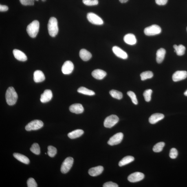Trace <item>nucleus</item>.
Returning a JSON list of instances; mask_svg holds the SVG:
<instances>
[{
  "label": "nucleus",
  "instance_id": "obj_1",
  "mask_svg": "<svg viewBox=\"0 0 187 187\" xmlns=\"http://www.w3.org/2000/svg\"><path fill=\"white\" fill-rule=\"evenodd\" d=\"M7 103L9 105H13L15 104L18 98V95L14 88L9 87L7 90L5 94Z\"/></svg>",
  "mask_w": 187,
  "mask_h": 187
},
{
  "label": "nucleus",
  "instance_id": "obj_2",
  "mask_svg": "<svg viewBox=\"0 0 187 187\" xmlns=\"http://www.w3.org/2000/svg\"><path fill=\"white\" fill-rule=\"evenodd\" d=\"M47 28L49 35L52 37H55L59 31L58 21L56 18L51 17L50 18L47 25Z\"/></svg>",
  "mask_w": 187,
  "mask_h": 187
},
{
  "label": "nucleus",
  "instance_id": "obj_3",
  "mask_svg": "<svg viewBox=\"0 0 187 187\" xmlns=\"http://www.w3.org/2000/svg\"><path fill=\"white\" fill-rule=\"evenodd\" d=\"M39 22L34 20L27 26V33L31 38L36 37L39 31Z\"/></svg>",
  "mask_w": 187,
  "mask_h": 187
},
{
  "label": "nucleus",
  "instance_id": "obj_4",
  "mask_svg": "<svg viewBox=\"0 0 187 187\" xmlns=\"http://www.w3.org/2000/svg\"><path fill=\"white\" fill-rule=\"evenodd\" d=\"M43 126V123L41 120H36L32 121L25 126V129L27 131L36 130L41 129Z\"/></svg>",
  "mask_w": 187,
  "mask_h": 187
},
{
  "label": "nucleus",
  "instance_id": "obj_5",
  "mask_svg": "<svg viewBox=\"0 0 187 187\" xmlns=\"http://www.w3.org/2000/svg\"><path fill=\"white\" fill-rule=\"evenodd\" d=\"M161 29L159 26L153 25L146 27L144 30V34L147 36H153L158 34L161 32Z\"/></svg>",
  "mask_w": 187,
  "mask_h": 187
},
{
  "label": "nucleus",
  "instance_id": "obj_6",
  "mask_svg": "<svg viewBox=\"0 0 187 187\" xmlns=\"http://www.w3.org/2000/svg\"><path fill=\"white\" fill-rule=\"evenodd\" d=\"M74 163V159L72 157L67 158L63 161L61 165V172L62 173L66 174L70 170Z\"/></svg>",
  "mask_w": 187,
  "mask_h": 187
},
{
  "label": "nucleus",
  "instance_id": "obj_7",
  "mask_svg": "<svg viewBox=\"0 0 187 187\" xmlns=\"http://www.w3.org/2000/svg\"><path fill=\"white\" fill-rule=\"evenodd\" d=\"M119 118L115 115H112L106 118L104 121V125L106 128H111L118 123Z\"/></svg>",
  "mask_w": 187,
  "mask_h": 187
},
{
  "label": "nucleus",
  "instance_id": "obj_8",
  "mask_svg": "<svg viewBox=\"0 0 187 187\" xmlns=\"http://www.w3.org/2000/svg\"><path fill=\"white\" fill-rule=\"evenodd\" d=\"M87 19L90 22L93 24L102 25L103 24V20L99 16L93 13H89L87 15Z\"/></svg>",
  "mask_w": 187,
  "mask_h": 187
},
{
  "label": "nucleus",
  "instance_id": "obj_9",
  "mask_svg": "<svg viewBox=\"0 0 187 187\" xmlns=\"http://www.w3.org/2000/svg\"><path fill=\"white\" fill-rule=\"evenodd\" d=\"M123 137L124 134L123 133H117L110 139L107 143L110 146L118 144L121 142Z\"/></svg>",
  "mask_w": 187,
  "mask_h": 187
},
{
  "label": "nucleus",
  "instance_id": "obj_10",
  "mask_svg": "<svg viewBox=\"0 0 187 187\" xmlns=\"http://www.w3.org/2000/svg\"><path fill=\"white\" fill-rule=\"evenodd\" d=\"M143 173L139 172H136L131 174L128 177V179L130 182L135 183L142 180L144 178Z\"/></svg>",
  "mask_w": 187,
  "mask_h": 187
},
{
  "label": "nucleus",
  "instance_id": "obj_11",
  "mask_svg": "<svg viewBox=\"0 0 187 187\" xmlns=\"http://www.w3.org/2000/svg\"><path fill=\"white\" fill-rule=\"evenodd\" d=\"M74 69V65L70 61H66L62 67L61 70L64 74L69 75L71 74Z\"/></svg>",
  "mask_w": 187,
  "mask_h": 187
},
{
  "label": "nucleus",
  "instance_id": "obj_12",
  "mask_svg": "<svg viewBox=\"0 0 187 187\" xmlns=\"http://www.w3.org/2000/svg\"><path fill=\"white\" fill-rule=\"evenodd\" d=\"M187 77V72L186 71H177L173 75L172 79L174 82H177L184 80Z\"/></svg>",
  "mask_w": 187,
  "mask_h": 187
},
{
  "label": "nucleus",
  "instance_id": "obj_13",
  "mask_svg": "<svg viewBox=\"0 0 187 187\" xmlns=\"http://www.w3.org/2000/svg\"><path fill=\"white\" fill-rule=\"evenodd\" d=\"M112 51L115 55L119 58L126 59L128 57L127 53L118 47L116 46L113 47L112 48Z\"/></svg>",
  "mask_w": 187,
  "mask_h": 187
},
{
  "label": "nucleus",
  "instance_id": "obj_14",
  "mask_svg": "<svg viewBox=\"0 0 187 187\" xmlns=\"http://www.w3.org/2000/svg\"><path fill=\"white\" fill-rule=\"evenodd\" d=\"M52 98V93L50 90L46 89L41 95L40 101L43 103L50 101Z\"/></svg>",
  "mask_w": 187,
  "mask_h": 187
},
{
  "label": "nucleus",
  "instance_id": "obj_15",
  "mask_svg": "<svg viewBox=\"0 0 187 187\" xmlns=\"http://www.w3.org/2000/svg\"><path fill=\"white\" fill-rule=\"evenodd\" d=\"M69 110L71 112L79 114L83 113L84 109L81 104L77 103L73 104L70 106Z\"/></svg>",
  "mask_w": 187,
  "mask_h": 187
},
{
  "label": "nucleus",
  "instance_id": "obj_16",
  "mask_svg": "<svg viewBox=\"0 0 187 187\" xmlns=\"http://www.w3.org/2000/svg\"><path fill=\"white\" fill-rule=\"evenodd\" d=\"M13 54L16 59L19 61H25L27 60V57L24 53L17 49H14Z\"/></svg>",
  "mask_w": 187,
  "mask_h": 187
},
{
  "label": "nucleus",
  "instance_id": "obj_17",
  "mask_svg": "<svg viewBox=\"0 0 187 187\" xmlns=\"http://www.w3.org/2000/svg\"><path fill=\"white\" fill-rule=\"evenodd\" d=\"M104 168L102 166H98L90 169L89 173L91 177H96L100 174L103 172Z\"/></svg>",
  "mask_w": 187,
  "mask_h": 187
},
{
  "label": "nucleus",
  "instance_id": "obj_18",
  "mask_svg": "<svg viewBox=\"0 0 187 187\" xmlns=\"http://www.w3.org/2000/svg\"><path fill=\"white\" fill-rule=\"evenodd\" d=\"M91 75L93 77L96 79L101 80L105 77L107 74L105 71L98 69L93 70L91 73Z\"/></svg>",
  "mask_w": 187,
  "mask_h": 187
},
{
  "label": "nucleus",
  "instance_id": "obj_19",
  "mask_svg": "<svg viewBox=\"0 0 187 187\" xmlns=\"http://www.w3.org/2000/svg\"><path fill=\"white\" fill-rule=\"evenodd\" d=\"M164 118V115L162 114L156 113L152 115L149 118V122L151 124H155Z\"/></svg>",
  "mask_w": 187,
  "mask_h": 187
},
{
  "label": "nucleus",
  "instance_id": "obj_20",
  "mask_svg": "<svg viewBox=\"0 0 187 187\" xmlns=\"http://www.w3.org/2000/svg\"><path fill=\"white\" fill-rule=\"evenodd\" d=\"M124 41L126 43L130 45H135L137 43V39L134 35L128 34L126 35L124 37Z\"/></svg>",
  "mask_w": 187,
  "mask_h": 187
},
{
  "label": "nucleus",
  "instance_id": "obj_21",
  "mask_svg": "<svg viewBox=\"0 0 187 187\" xmlns=\"http://www.w3.org/2000/svg\"><path fill=\"white\" fill-rule=\"evenodd\" d=\"M33 79L36 83L43 82L45 80V77L41 71L36 70L34 73Z\"/></svg>",
  "mask_w": 187,
  "mask_h": 187
},
{
  "label": "nucleus",
  "instance_id": "obj_22",
  "mask_svg": "<svg viewBox=\"0 0 187 187\" xmlns=\"http://www.w3.org/2000/svg\"><path fill=\"white\" fill-rule=\"evenodd\" d=\"M166 51L165 49L160 48L157 50L156 53V61L158 63H160L164 60Z\"/></svg>",
  "mask_w": 187,
  "mask_h": 187
},
{
  "label": "nucleus",
  "instance_id": "obj_23",
  "mask_svg": "<svg viewBox=\"0 0 187 187\" xmlns=\"http://www.w3.org/2000/svg\"><path fill=\"white\" fill-rule=\"evenodd\" d=\"M80 56L84 61H87L90 59L92 57L91 53L85 49H82L80 52Z\"/></svg>",
  "mask_w": 187,
  "mask_h": 187
},
{
  "label": "nucleus",
  "instance_id": "obj_24",
  "mask_svg": "<svg viewBox=\"0 0 187 187\" xmlns=\"http://www.w3.org/2000/svg\"><path fill=\"white\" fill-rule=\"evenodd\" d=\"M14 157L17 160L26 164H28L30 163V160L27 157L21 154L14 153Z\"/></svg>",
  "mask_w": 187,
  "mask_h": 187
},
{
  "label": "nucleus",
  "instance_id": "obj_25",
  "mask_svg": "<svg viewBox=\"0 0 187 187\" xmlns=\"http://www.w3.org/2000/svg\"><path fill=\"white\" fill-rule=\"evenodd\" d=\"M84 133V132L82 130L77 129L69 133L68 136L71 139H76L82 136Z\"/></svg>",
  "mask_w": 187,
  "mask_h": 187
},
{
  "label": "nucleus",
  "instance_id": "obj_26",
  "mask_svg": "<svg viewBox=\"0 0 187 187\" xmlns=\"http://www.w3.org/2000/svg\"><path fill=\"white\" fill-rule=\"evenodd\" d=\"M135 158L131 156H126L120 161L119 163V165L120 167L126 165L133 162Z\"/></svg>",
  "mask_w": 187,
  "mask_h": 187
},
{
  "label": "nucleus",
  "instance_id": "obj_27",
  "mask_svg": "<svg viewBox=\"0 0 187 187\" xmlns=\"http://www.w3.org/2000/svg\"><path fill=\"white\" fill-rule=\"evenodd\" d=\"M173 47L175 50V52L177 53V55L181 56L184 54L186 48L184 45H174Z\"/></svg>",
  "mask_w": 187,
  "mask_h": 187
},
{
  "label": "nucleus",
  "instance_id": "obj_28",
  "mask_svg": "<svg viewBox=\"0 0 187 187\" xmlns=\"http://www.w3.org/2000/svg\"><path fill=\"white\" fill-rule=\"evenodd\" d=\"M77 91L80 93H81L84 95H89V96H93V95L95 94L94 91L84 87H81L79 88L77 90Z\"/></svg>",
  "mask_w": 187,
  "mask_h": 187
},
{
  "label": "nucleus",
  "instance_id": "obj_29",
  "mask_svg": "<svg viewBox=\"0 0 187 187\" xmlns=\"http://www.w3.org/2000/svg\"><path fill=\"white\" fill-rule=\"evenodd\" d=\"M110 94L113 98L118 100H121L123 97L122 93L115 90H112L110 91Z\"/></svg>",
  "mask_w": 187,
  "mask_h": 187
},
{
  "label": "nucleus",
  "instance_id": "obj_30",
  "mask_svg": "<svg viewBox=\"0 0 187 187\" xmlns=\"http://www.w3.org/2000/svg\"><path fill=\"white\" fill-rule=\"evenodd\" d=\"M165 145L164 142H160L158 143L154 146L153 150L155 153H159L162 151Z\"/></svg>",
  "mask_w": 187,
  "mask_h": 187
},
{
  "label": "nucleus",
  "instance_id": "obj_31",
  "mask_svg": "<svg viewBox=\"0 0 187 187\" xmlns=\"http://www.w3.org/2000/svg\"><path fill=\"white\" fill-rule=\"evenodd\" d=\"M153 76V73L151 71H146L140 74L141 80H144L148 79L151 78Z\"/></svg>",
  "mask_w": 187,
  "mask_h": 187
},
{
  "label": "nucleus",
  "instance_id": "obj_32",
  "mask_svg": "<svg viewBox=\"0 0 187 187\" xmlns=\"http://www.w3.org/2000/svg\"><path fill=\"white\" fill-rule=\"evenodd\" d=\"M30 149L32 153L36 155H39L40 153V146L37 143L33 144L32 146H31Z\"/></svg>",
  "mask_w": 187,
  "mask_h": 187
},
{
  "label": "nucleus",
  "instance_id": "obj_33",
  "mask_svg": "<svg viewBox=\"0 0 187 187\" xmlns=\"http://www.w3.org/2000/svg\"><path fill=\"white\" fill-rule=\"evenodd\" d=\"M47 154L51 157H53L55 156L57 153L56 148L52 146H50L47 147Z\"/></svg>",
  "mask_w": 187,
  "mask_h": 187
},
{
  "label": "nucleus",
  "instance_id": "obj_34",
  "mask_svg": "<svg viewBox=\"0 0 187 187\" xmlns=\"http://www.w3.org/2000/svg\"><path fill=\"white\" fill-rule=\"evenodd\" d=\"M152 92H153V91L150 89L146 90L144 91L143 95L144 99L146 102H149L151 100Z\"/></svg>",
  "mask_w": 187,
  "mask_h": 187
},
{
  "label": "nucleus",
  "instance_id": "obj_35",
  "mask_svg": "<svg viewBox=\"0 0 187 187\" xmlns=\"http://www.w3.org/2000/svg\"><path fill=\"white\" fill-rule=\"evenodd\" d=\"M127 94L131 98L132 102L135 105H137L138 104V102L136 98V95L135 93L131 91H128L127 92Z\"/></svg>",
  "mask_w": 187,
  "mask_h": 187
},
{
  "label": "nucleus",
  "instance_id": "obj_36",
  "mask_svg": "<svg viewBox=\"0 0 187 187\" xmlns=\"http://www.w3.org/2000/svg\"><path fill=\"white\" fill-rule=\"evenodd\" d=\"M84 4L87 6H94L98 4V0H82Z\"/></svg>",
  "mask_w": 187,
  "mask_h": 187
},
{
  "label": "nucleus",
  "instance_id": "obj_37",
  "mask_svg": "<svg viewBox=\"0 0 187 187\" xmlns=\"http://www.w3.org/2000/svg\"><path fill=\"white\" fill-rule=\"evenodd\" d=\"M27 186L28 187H37L38 185L35 179L32 178H29L27 182Z\"/></svg>",
  "mask_w": 187,
  "mask_h": 187
},
{
  "label": "nucleus",
  "instance_id": "obj_38",
  "mask_svg": "<svg viewBox=\"0 0 187 187\" xmlns=\"http://www.w3.org/2000/svg\"><path fill=\"white\" fill-rule=\"evenodd\" d=\"M178 151L175 148H172L170 150V158L173 159L177 158V156Z\"/></svg>",
  "mask_w": 187,
  "mask_h": 187
},
{
  "label": "nucleus",
  "instance_id": "obj_39",
  "mask_svg": "<svg viewBox=\"0 0 187 187\" xmlns=\"http://www.w3.org/2000/svg\"><path fill=\"white\" fill-rule=\"evenodd\" d=\"M20 1L21 4L24 6H32L34 5V0H20Z\"/></svg>",
  "mask_w": 187,
  "mask_h": 187
},
{
  "label": "nucleus",
  "instance_id": "obj_40",
  "mask_svg": "<svg viewBox=\"0 0 187 187\" xmlns=\"http://www.w3.org/2000/svg\"><path fill=\"white\" fill-rule=\"evenodd\" d=\"M103 187H118V185L115 183L112 182V181H109V182H106L103 184Z\"/></svg>",
  "mask_w": 187,
  "mask_h": 187
},
{
  "label": "nucleus",
  "instance_id": "obj_41",
  "mask_svg": "<svg viewBox=\"0 0 187 187\" xmlns=\"http://www.w3.org/2000/svg\"><path fill=\"white\" fill-rule=\"evenodd\" d=\"M156 3L159 5H164L167 3L168 0H155Z\"/></svg>",
  "mask_w": 187,
  "mask_h": 187
},
{
  "label": "nucleus",
  "instance_id": "obj_42",
  "mask_svg": "<svg viewBox=\"0 0 187 187\" xmlns=\"http://www.w3.org/2000/svg\"><path fill=\"white\" fill-rule=\"evenodd\" d=\"M8 7L6 5H0V11L1 12H6L8 10Z\"/></svg>",
  "mask_w": 187,
  "mask_h": 187
},
{
  "label": "nucleus",
  "instance_id": "obj_43",
  "mask_svg": "<svg viewBox=\"0 0 187 187\" xmlns=\"http://www.w3.org/2000/svg\"><path fill=\"white\" fill-rule=\"evenodd\" d=\"M121 3H124L127 2L128 0H119Z\"/></svg>",
  "mask_w": 187,
  "mask_h": 187
},
{
  "label": "nucleus",
  "instance_id": "obj_44",
  "mask_svg": "<svg viewBox=\"0 0 187 187\" xmlns=\"http://www.w3.org/2000/svg\"><path fill=\"white\" fill-rule=\"evenodd\" d=\"M184 94L185 95V96H187V90L186 91H185Z\"/></svg>",
  "mask_w": 187,
  "mask_h": 187
},
{
  "label": "nucleus",
  "instance_id": "obj_45",
  "mask_svg": "<svg viewBox=\"0 0 187 187\" xmlns=\"http://www.w3.org/2000/svg\"><path fill=\"white\" fill-rule=\"evenodd\" d=\"M42 1H46V0H42Z\"/></svg>",
  "mask_w": 187,
  "mask_h": 187
},
{
  "label": "nucleus",
  "instance_id": "obj_46",
  "mask_svg": "<svg viewBox=\"0 0 187 187\" xmlns=\"http://www.w3.org/2000/svg\"><path fill=\"white\" fill-rule=\"evenodd\" d=\"M36 1H38V0H36Z\"/></svg>",
  "mask_w": 187,
  "mask_h": 187
},
{
  "label": "nucleus",
  "instance_id": "obj_47",
  "mask_svg": "<svg viewBox=\"0 0 187 187\" xmlns=\"http://www.w3.org/2000/svg\"></svg>",
  "mask_w": 187,
  "mask_h": 187
}]
</instances>
